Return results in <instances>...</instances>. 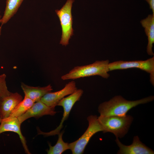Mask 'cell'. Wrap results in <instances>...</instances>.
Wrapping results in <instances>:
<instances>
[{"mask_svg":"<svg viewBox=\"0 0 154 154\" xmlns=\"http://www.w3.org/2000/svg\"><path fill=\"white\" fill-rule=\"evenodd\" d=\"M154 96H151L135 100H128L121 96H115L109 100L102 103L98 107L100 116H123L131 108L141 104L153 101Z\"/></svg>","mask_w":154,"mask_h":154,"instance_id":"cell-1","label":"cell"},{"mask_svg":"<svg viewBox=\"0 0 154 154\" xmlns=\"http://www.w3.org/2000/svg\"><path fill=\"white\" fill-rule=\"evenodd\" d=\"M109 61L108 60L96 61L88 65L77 66L70 70L68 73L61 77L62 79L66 80H75L94 76H99L105 78L110 76Z\"/></svg>","mask_w":154,"mask_h":154,"instance_id":"cell-2","label":"cell"},{"mask_svg":"<svg viewBox=\"0 0 154 154\" xmlns=\"http://www.w3.org/2000/svg\"><path fill=\"white\" fill-rule=\"evenodd\" d=\"M98 119L103 128L104 133L110 132L116 138H121L128 132L133 118L127 115L123 116H100Z\"/></svg>","mask_w":154,"mask_h":154,"instance_id":"cell-3","label":"cell"},{"mask_svg":"<svg viewBox=\"0 0 154 154\" xmlns=\"http://www.w3.org/2000/svg\"><path fill=\"white\" fill-rule=\"evenodd\" d=\"M87 119L88 126L84 134L77 140L69 143V149L73 154H82L91 138L96 133L103 131V128L96 116L91 115Z\"/></svg>","mask_w":154,"mask_h":154,"instance_id":"cell-4","label":"cell"},{"mask_svg":"<svg viewBox=\"0 0 154 154\" xmlns=\"http://www.w3.org/2000/svg\"><path fill=\"white\" fill-rule=\"evenodd\" d=\"M74 1V0H67L60 9L55 10L61 27L62 35L60 44L62 45L66 46L68 44L69 39L73 35L71 10Z\"/></svg>","mask_w":154,"mask_h":154,"instance_id":"cell-5","label":"cell"},{"mask_svg":"<svg viewBox=\"0 0 154 154\" xmlns=\"http://www.w3.org/2000/svg\"><path fill=\"white\" fill-rule=\"evenodd\" d=\"M136 68L144 71L150 74V82L154 85V56L145 60H119L109 63V71L117 70Z\"/></svg>","mask_w":154,"mask_h":154,"instance_id":"cell-6","label":"cell"},{"mask_svg":"<svg viewBox=\"0 0 154 154\" xmlns=\"http://www.w3.org/2000/svg\"><path fill=\"white\" fill-rule=\"evenodd\" d=\"M83 93V91L82 89H77L73 93L60 100L57 106H62L63 108L64 112L63 117L60 124L55 129L48 132H42L38 128V134L46 136L58 135L62 128L64 122L68 117L73 106L76 102L80 100Z\"/></svg>","mask_w":154,"mask_h":154,"instance_id":"cell-7","label":"cell"},{"mask_svg":"<svg viewBox=\"0 0 154 154\" xmlns=\"http://www.w3.org/2000/svg\"><path fill=\"white\" fill-rule=\"evenodd\" d=\"M77 89L75 82L72 81L66 84L60 90L47 93L40 100L48 106L55 108L58 102L65 96L72 94Z\"/></svg>","mask_w":154,"mask_h":154,"instance_id":"cell-8","label":"cell"},{"mask_svg":"<svg viewBox=\"0 0 154 154\" xmlns=\"http://www.w3.org/2000/svg\"><path fill=\"white\" fill-rule=\"evenodd\" d=\"M115 141L119 148L118 154H154V151L143 143L137 136L133 137L132 143L129 145L123 144L118 138Z\"/></svg>","mask_w":154,"mask_h":154,"instance_id":"cell-9","label":"cell"},{"mask_svg":"<svg viewBox=\"0 0 154 154\" xmlns=\"http://www.w3.org/2000/svg\"><path fill=\"white\" fill-rule=\"evenodd\" d=\"M56 113L55 111V108L48 106L40 100L35 102L25 113L17 117L21 124L30 117L38 118L46 115L54 116Z\"/></svg>","mask_w":154,"mask_h":154,"instance_id":"cell-10","label":"cell"},{"mask_svg":"<svg viewBox=\"0 0 154 154\" xmlns=\"http://www.w3.org/2000/svg\"><path fill=\"white\" fill-rule=\"evenodd\" d=\"M0 125V134L6 131H12L17 133L20 137L26 153L31 154L27 145L25 137L21 130V123L17 117H9L2 119Z\"/></svg>","mask_w":154,"mask_h":154,"instance_id":"cell-11","label":"cell"},{"mask_svg":"<svg viewBox=\"0 0 154 154\" xmlns=\"http://www.w3.org/2000/svg\"><path fill=\"white\" fill-rule=\"evenodd\" d=\"M22 96L17 92L10 94L0 101V117L2 119L8 117L19 103Z\"/></svg>","mask_w":154,"mask_h":154,"instance_id":"cell-12","label":"cell"},{"mask_svg":"<svg viewBox=\"0 0 154 154\" xmlns=\"http://www.w3.org/2000/svg\"><path fill=\"white\" fill-rule=\"evenodd\" d=\"M140 22L142 27L144 28L145 33L147 37V53L149 55L154 56L152 48L154 43V14L148 15Z\"/></svg>","mask_w":154,"mask_h":154,"instance_id":"cell-13","label":"cell"},{"mask_svg":"<svg viewBox=\"0 0 154 154\" xmlns=\"http://www.w3.org/2000/svg\"><path fill=\"white\" fill-rule=\"evenodd\" d=\"M21 88L25 96L29 98L35 102L40 100L41 98L47 93L53 90L50 84L43 87H33L22 83Z\"/></svg>","mask_w":154,"mask_h":154,"instance_id":"cell-14","label":"cell"},{"mask_svg":"<svg viewBox=\"0 0 154 154\" xmlns=\"http://www.w3.org/2000/svg\"><path fill=\"white\" fill-rule=\"evenodd\" d=\"M24 0H6L4 14L1 19L2 26L16 13Z\"/></svg>","mask_w":154,"mask_h":154,"instance_id":"cell-15","label":"cell"},{"mask_svg":"<svg viewBox=\"0 0 154 154\" xmlns=\"http://www.w3.org/2000/svg\"><path fill=\"white\" fill-rule=\"evenodd\" d=\"M35 102L25 96L24 98L15 108L9 117H18L21 116L30 109Z\"/></svg>","mask_w":154,"mask_h":154,"instance_id":"cell-16","label":"cell"},{"mask_svg":"<svg viewBox=\"0 0 154 154\" xmlns=\"http://www.w3.org/2000/svg\"><path fill=\"white\" fill-rule=\"evenodd\" d=\"M63 131L58 134V141L56 144L52 146L48 144L49 148L47 151L48 154H61L65 151L69 149V143L64 142L62 139Z\"/></svg>","mask_w":154,"mask_h":154,"instance_id":"cell-17","label":"cell"},{"mask_svg":"<svg viewBox=\"0 0 154 154\" xmlns=\"http://www.w3.org/2000/svg\"><path fill=\"white\" fill-rule=\"evenodd\" d=\"M6 77L4 74L0 75V101L9 96L11 93L8 90L6 85Z\"/></svg>","mask_w":154,"mask_h":154,"instance_id":"cell-18","label":"cell"},{"mask_svg":"<svg viewBox=\"0 0 154 154\" xmlns=\"http://www.w3.org/2000/svg\"><path fill=\"white\" fill-rule=\"evenodd\" d=\"M149 4L150 9L152 11L153 14H154V0H145Z\"/></svg>","mask_w":154,"mask_h":154,"instance_id":"cell-19","label":"cell"},{"mask_svg":"<svg viewBox=\"0 0 154 154\" xmlns=\"http://www.w3.org/2000/svg\"><path fill=\"white\" fill-rule=\"evenodd\" d=\"M2 27V26L1 25L0 27V37L1 35V34Z\"/></svg>","mask_w":154,"mask_h":154,"instance_id":"cell-20","label":"cell"},{"mask_svg":"<svg viewBox=\"0 0 154 154\" xmlns=\"http://www.w3.org/2000/svg\"><path fill=\"white\" fill-rule=\"evenodd\" d=\"M2 16H1V12H0V24L1 23V18H2Z\"/></svg>","mask_w":154,"mask_h":154,"instance_id":"cell-21","label":"cell"},{"mask_svg":"<svg viewBox=\"0 0 154 154\" xmlns=\"http://www.w3.org/2000/svg\"><path fill=\"white\" fill-rule=\"evenodd\" d=\"M1 120H2V119H1V117H0V123L1 122Z\"/></svg>","mask_w":154,"mask_h":154,"instance_id":"cell-22","label":"cell"}]
</instances>
